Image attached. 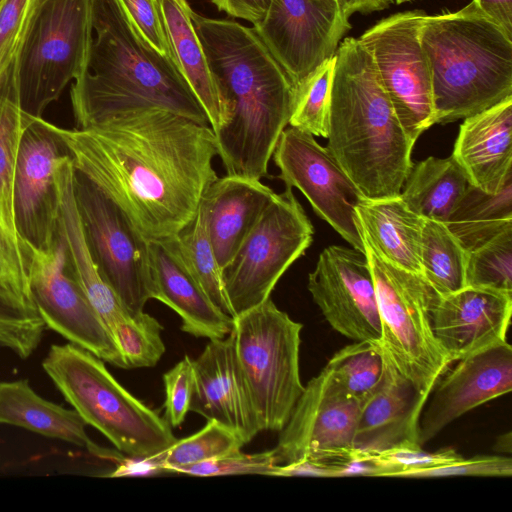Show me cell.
Segmentation results:
<instances>
[{
	"label": "cell",
	"instance_id": "35",
	"mask_svg": "<svg viewBox=\"0 0 512 512\" xmlns=\"http://www.w3.org/2000/svg\"><path fill=\"white\" fill-rule=\"evenodd\" d=\"M242 438L214 421L193 435L177 439L164 451L146 458L154 470L175 472L178 468L216 459L241 450Z\"/></svg>",
	"mask_w": 512,
	"mask_h": 512
},
{
	"label": "cell",
	"instance_id": "41",
	"mask_svg": "<svg viewBox=\"0 0 512 512\" xmlns=\"http://www.w3.org/2000/svg\"><path fill=\"white\" fill-rule=\"evenodd\" d=\"M163 381L166 393L164 419L171 427H178L190 411L194 393L195 374L192 359L185 355L163 375Z\"/></svg>",
	"mask_w": 512,
	"mask_h": 512
},
{
	"label": "cell",
	"instance_id": "47",
	"mask_svg": "<svg viewBox=\"0 0 512 512\" xmlns=\"http://www.w3.org/2000/svg\"><path fill=\"white\" fill-rule=\"evenodd\" d=\"M489 18L512 37V0H472Z\"/></svg>",
	"mask_w": 512,
	"mask_h": 512
},
{
	"label": "cell",
	"instance_id": "27",
	"mask_svg": "<svg viewBox=\"0 0 512 512\" xmlns=\"http://www.w3.org/2000/svg\"><path fill=\"white\" fill-rule=\"evenodd\" d=\"M173 58L202 105L215 133L227 121L228 110L192 20L188 0H160Z\"/></svg>",
	"mask_w": 512,
	"mask_h": 512
},
{
	"label": "cell",
	"instance_id": "52",
	"mask_svg": "<svg viewBox=\"0 0 512 512\" xmlns=\"http://www.w3.org/2000/svg\"><path fill=\"white\" fill-rule=\"evenodd\" d=\"M338 2V0H336Z\"/></svg>",
	"mask_w": 512,
	"mask_h": 512
},
{
	"label": "cell",
	"instance_id": "19",
	"mask_svg": "<svg viewBox=\"0 0 512 512\" xmlns=\"http://www.w3.org/2000/svg\"><path fill=\"white\" fill-rule=\"evenodd\" d=\"M512 390V347L505 341L470 354L438 380L420 418L424 445L468 411Z\"/></svg>",
	"mask_w": 512,
	"mask_h": 512
},
{
	"label": "cell",
	"instance_id": "12",
	"mask_svg": "<svg viewBox=\"0 0 512 512\" xmlns=\"http://www.w3.org/2000/svg\"><path fill=\"white\" fill-rule=\"evenodd\" d=\"M421 10L393 14L358 41L370 53L380 82L410 139L435 124L431 73L420 41Z\"/></svg>",
	"mask_w": 512,
	"mask_h": 512
},
{
	"label": "cell",
	"instance_id": "18",
	"mask_svg": "<svg viewBox=\"0 0 512 512\" xmlns=\"http://www.w3.org/2000/svg\"><path fill=\"white\" fill-rule=\"evenodd\" d=\"M308 290L330 326L353 341L380 343L381 323L365 252L330 245L308 277Z\"/></svg>",
	"mask_w": 512,
	"mask_h": 512
},
{
	"label": "cell",
	"instance_id": "49",
	"mask_svg": "<svg viewBox=\"0 0 512 512\" xmlns=\"http://www.w3.org/2000/svg\"><path fill=\"white\" fill-rule=\"evenodd\" d=\"M494 450L508 454L511 453V432L504 433L496 439Z\"/></svg>",
	"mask_w": 512,
	"mask_h": 512
},
{
	"label": "cell",
	"instance_id": "33",
	"mask_svg": "<svg viewBox=\"0 0 512 512\" xmlns=\"http://www.w3.org/2000/svg\"><path fill=\"white\" fill-rule=\"evenodd\" d=\"M173 241L187 268L212 303L223 313L232 317L224 291L222 269L212 246L200 205L192 220L173 237Z\"/></svg>",
	"mask_w": 512,
	"mask_h": 512
},
{
	"label": "cell",
	"instance_id": "14",
	"mask_svg": "<svg viewBox=\"0 0 512 512\" xmlns=\"http://www.w3.org/2000/svg\"><path fill=\"white\" fill-rule=\"evenodd\" d=\"M27 256L31 297L45 327L104 362L126 369L110 331L74 276L59 229L48 249H28Z\"/></svg>",
	"mask_w": 512,
	"mask_h": 512
},
{
	"label": "cell",
	"instance_id": "20",
	"mask_svg": "<svg viewBox=\"0 0 512 512\" xmlns=\"http://www.w3.org/2000/svg\"><path fill=\"white\" fill-rule=\"evenodd\" d=\"M512 294L465 286L437 295L431 307L433 333L452 362L507 341Z\"/></svg>",
	"mask_w": 512,
	"mask_h": 512
},
{
	"label": "cell",
	"instance_id": "24",
	"mask_svg": "<svg viewBox=\"0 0 512 512\" xmlns=\"http://www.w3.org/2000/svg\"><path fill=\"white\" fill-rule=\"evenodd\" d=\"M149 250L155 299L179 315L181 330L209 340L229 335L233 318L212 303L187 268L173 238L149 242Z\"/></svg>",
	"mask_w": 512,
	"mask_h": 512
},
{
	"label": "cell",
	"instance_id": "43",
	"mask_svg": "<svg viewBox=\"0 0 512 512\" xmlns=\"http://www.w3.org/2000/svg\"><path fill=\"white\" fill-rule=\"evenodd\" d=\"M143 39L158 53L173 58L160 0H117Z\"/></svg>",
	"mask_w": 512,
	"mask_h": 512
},
{
	"label": "cell",
	"instance_id": "9",
	"mask_svg": "<svg viewBox=\"0 0 512 512\" xmlns=\"http://www.w3.org/2000/svg\"><path fill=\"white\" fill-rule=\"evenodd\" d=\"M302 328L271 298L233 318L230 334L261 431L280 432L303 392Z\"/></svg>",
	"mask_w": 512,
	"mask_h": 512
},
{
	"label": "cell",
	"instance_id": "32",
	"mask_svg": "<svg viewBox=\"0 0 512 512\" xmlns=\"http://www.w3.org/2000/svg\"><path fill=\"white\" fill-rule=\"evenodd\" d=\"M467 254L445 223L424 219L420 243L421 275L439 296L466 286Z\"/></svg>",
	"mask_w": 512,
	"mask_h": 512
},
{
	"label": "cell",
	"instance_id": "13",
	"mask_svg": "<svg viewBox=\"0 0 512 512\" xmlns=\"http://www.w3.org/2000/svg\"><path fill=\"white\" fill-rule=\"evenodd\" d=\"M71 159L61 128L26 114L13 174V213L25 251L46 250L56 239L59 173Z\"/></svg>",
	"mask_w": 512,
	"mask_h": 512
},
{
	"label": "cell",
	"instance_id": "15",
	"mask_svg": "<svg viewBox=\"0 0 512 512\" xmlns=\"http://www.w3.org/2000/svg\"><path fill=\"white\" fill-rule=\"evenodd\" d=\"M361 403L348 396L324 367L297 400L273 448L277 465L303 460H354L353 440Z\"/></svg>",
	"mask_w": 512,
	"mask_h": 512
},
{
	"label": "cell",
	"instance_id": "2",
	"mask_svg": "<svg viewBox=\"0 0 512 512\" xmlns=\"http://www.w3.org/2000/svg\"><path fill=\"white\" fill-rule=\"evenodd\" d=\"M192 20L228 110L215 132L228 175L261 179L292 114L295 89L253 27L192 11Z\"/></svg>",
	"mask_w": 512,
	"mask_h": 512
},
{
	"label": "cell",
	"instance_id": "1",
	"mask_svg": "<svg viewBox=\"0 0 512 512\" xmlns=\"http://www.w3.org/2000/svg\"><path fill=\"white\" fill-rule=\"evenodd\" d=\"M74 167L124 213L149 242L192 220L217 178L210 125L163 109L120 115L85 129H63Z\"/></svg>",
	"mask_w": 512,
	"mask_h": 512
},
{
	"label": "cell",
	"instance_id": "40",
	"mask_svg": "<svg viewBox=\"0 0 512 512\" xmlns=\"http://www.w3.org/2000/svg\"><path fill=\"white\" fill-rule=\"evenodd\" d=\"M277 466L273 450L242 453L241 450L197 464L178 468L175 472L193 476L269 475Z\"/></svg>",
	"mask_w": 512,
	"mask_h": 512
},
{
	"label": "cell",
	"instance_id": "16",
	"mask_svg": "<svg viewBox=\"0 0 512 512\" xmlns=\"http://www.w3.org/2000/svg\"><path fill=\"white\" fill-rule=\"evenodd\" d=\"M272 157L286 188L300 190L317 215L354 249L365 252L356 215L364 197L329 150L313 135L290 126L281 133Z\"/></svg>",
	"mask_w": 512,
	"mask_h": 512
},
{
	"label": "cell",
	"instance_id": "22",
	"mask_svg": "<svg viewBox=\"0 0 512 512\" xmlns=\"http://www.w3.org/2000/svg\"><path fill=\"white\" fill-rule=\"evenodd\" d=\"M384 356L382 380L360 406L353 440L355 452H377L406 442L420 444V418L429 397Z\"/></svg>",
	"mask_w": 512,
	"mask_h": 512
},
{
	"label": "cell",
	"instance_id": "3",
	"mask_svg": "<svg viewBox=\"0 0 512 512\" xmlns=\"http://www.w3.org/2000/svg\"><path fill=\"white\" fill-rule=\"evenodd\" d=\"M92 26L84 69L70 91L76 129L147 109L209 125L175 60L143 39L117 0H93Z\"/></svg>",
	"mask_w": 512,
	"mask_h": 512
},
{
	"label": "cell",
	"instance_id": "30",
	"mask_svg": "<svg viewBox=\"0 0 512 512\" xmlns=\"http://www.w3.org/2000/svg\"><path fill=\"white\" fill-rule=\"evenodd\" d=\"M445 224L467 251L512 227V179L494 194L471 184Z\"/></svg>",
	"mask_w": 512,
	"mask_h": 512
},
{
	"label": "cell",
	"instance_id": "21",
	"mask_svg": "<svg viewBox=\"0 0 512 512\" xmlns=\"http://www.w3.org/2000/svg\"><path fill=\"white\" fill-rule=\"evenodd\" d=\"M192 363L195 388L190 411L226 426L245 444L250 442L261 428L237 361L232 335L210 339Z\"/></svg>",
	"mask_w": 512,
	"mask_h": 512
},
{
	"label": "cell",
	"instance_id": "17",
	"mask_svg": "<svg viewBox=\"0 0 512 512\" xmlns=\"http://www.w3.org/2000/svg\"><path fill=\"white\" fill-rule=\"evenodd\" d=\"M253 28L296 90L335 55L351 25L336 0H271Z\"/></svg>",
	"mask_w": 512,
	"mask_h": 512
},
{
	"label": "cell",
	"instance_id": "50",
	"mask_svg": "<svg viewBox=\"0 0 512 512\" xmlns=\"http://www.w3.org/2000/svg\"><path fill=\"white\" fill-rule=\"evenodd\" d=\"M409 1H412V0H393V2H395L396 4H402L405 2H409Z\"/></svg>",
	"mask_w": 512,
	"mask_h": 512
},
{
	"label": "cell",
	"instance_id": "48",
	"mask_svg": "<svg viewBox=\"0 0 512 512\" xmlns=\"http://www.w3.org/2000/svg\"><path fill=\"white\" fill-rule=\"evenodd\" d=\"M393 0H338L340 10L346 19L354 13H371L387 8Z\"/></svg>",
	"mask_w": 512,
	"mask_h": 512
},
{
	"label": "cell",
	"instance_id": "26",
	"mask_svg": "<svg viewBox=\"0 0 512 512\" xmlns=\"http://www.w3.org/2000/svg\"><path fill=\"white\" fill-rule=\"evenodd\" d=\"M0 424L83 447L101 458L124 460L120 454L105 450L90 439L85 429L87 424L74 409L42 398L27 379L0 381Z\"/></svg>",
	"mask_w": 512,
	"mask_h": 512
},
{
	"label": "cell",
	"instance_id": "6",
	"mask_svg": "<svg viewBox=\"0 0 512 512\" xmlns=\"http://www.w3.org/2000/svg\"><path fill=\"white\" fill-rule=\"evenodd\" d=\"M42 368L84 422L120 453L149 458L177 440L168 422L129 393L91 352L72 343L54 344Z\"/></svg>",
	"mask_w": 512,
	"mask_h": 512
},
{
	"label": "cell",
	"instance_id": "5",
	"mask_svg": "<svg viewBox=\"0 0 512 512\" xmlns=\"http://www.w3.org/2000/svg\"><path fill=\"white\" fill-rule=\"evenodd\" d=\"M420 41L435 124L465 119L512 96V37L473 1L455 12L426 14Z\"/></svg>",
	"mask_w": 512,
	"mask_h": 512
},
{
	"label": "cell",
	"instance_id": "29",
	"mask_svg": "<svg viewBox=\"0 0 512 512\" xmlns=\"http://www.w3.org/2000/svg\"><path fill=\"white\" fill-rule=\"evenodd\" d=\"M471 184L452 155L447 158L430 156L412 163L400 197L420 217L446 223Z\"/></svg>",
	"mask_w": 512,
	"mask_h": 512
},
{
	"label": "cell",
	"instance_id": "28",
	"mask_svg": "<svg viewBox=\"0 0 512 512\" xmlns=\"http://www.w3.org/2000/svg\"><path fill=\"white\" fill-rule=\"evenodd\" d=\"M362 239L386 261L421 274L420 243L424 218L412 212L400 195L362 200L356 207Z\"/></svg>",
	"mask_w": 512,
	"mask_h": 512
},
{
	"label": "cell",
	"instance_id": "34",
	"mask_svg": "<svg viewBox=\"0 0 512 512\" xmlns=\"http://www.w3.org/2000/svg\"><path fill=\"white\" fill-rule=\"evenodd\" d=\"M384 367L382 347L371 341H354L341 348L325 366L338 386L360 403L379 386Z\"/></svg>",
	"mask_w": 512,
	"mask_h": 512
},
{
	"label": "cell",
	"instance_id": "4",
	"mask_svg": "<svg viewBox=\"0 0 512 512\" xmlns=\"http://www.w3.org/2000/svg\"><path fill=\"white\" fill-rule=\"evenodd\" d=\"M335 55L326 148L364 199L399 196L415 143L358 39L342 40Z\"/></svg>",
	"mask_w": 512,
	"mask_h": 512
},
{
	"label": "cell",
	"instance_id": "7",
	"mask_svg": "<svg viewBox=\"0 0 512 512\" xmlns=\"http://www.w3.org/2000/svg\"><path fill=\"white\" fill-rule=\"evenodd\" d=\"M93 0H32L16 54L21 110L41 117L82 73L93 37Z\"/></svg>",
	"mask_w": 512,
	"mask_h": 512
},
{
	"label": "cell",
	"instance_id": "31",
	"mask_svg": "<svg viewBox=\"0 0 512 512\" xmlns=\"http://www.w3.org/2000/svg\"><path fill=\"white\" fill-rule=\"evenodd\" d=\"M15 59L0 74V221L23 247L16 232L12 198L15 161L26 119L19 103Z\"/></svg>",
	"mask_w": 512,
	"mask_h": 512
},
{
	"label": "cell",
	"instance_id": "39",
	"mask_svg": "<svg viewBox=\"0 0 512 512\" xmlns=\"http://www.w3.org/2000/svg\"><path fill=\"white\" fill-rule=\"evenodd\" d=\"M461 458L463 456L452 448L426 452L420 444L410 442L377 452H355L354 457L367 465L369 476L398 478L408 472L448 464Z\"/></svg>",
	"mask_w": 512,
	"mask_h": 512
},
{
	"label": "cell",
	"instance_id": "38",
	"mask_svg": "<svg viewBox=\"0 0 512 512\" xmlns=\"http://www.w3.org/2000/svg\"><path fill=\"white\" fill-rule=\"evenodd\" d=\"M163 326L151 315L141 312L118 323L112 337L124 359L126 369L155 366L165 353L161 338Z\"/></svg>",
	"mask_w": 512,
	"mask_h": 512
},
{
	"label": "cell",
	"instance_id": "11",
	"mask_svg": "<svg viewBox=\"0 0 512 512\" xmlns=\"http://www.w3.org/2000/svg\"><path fill=\"white\" fill-rule=\"evenodd\" d=\"M73 192L84 238L98 271L128 314H140L147 301L155 299L149 241L75 167Z\"/></svg>",
	"mask_w": 512,
	"mask_h": 512
},
{
	"label": "cell",
	"instance_id": "42",
	"mask_svg": "<svg viewBox=\"0 0 512 512\" xmlns=\"http://www.w3.org/2000/svg\"><path fill=\"white\" fill-rule=\"evenodd\" d=\"M512 475V459L508 456L477 455L461 458L448 464L420 469L403 474L400 478H433L445 476H489Z\"/></svg>",
	"mask_w": 512,
	"mask_h": 512
},
{
	"label": "cell",
	"instance_id": "46",
	"mask_svg": "<svg viewBox=\"0 0 512 512\" xmlns=\"http://www.w3.org/2000/svg\"><path fill=\"white\" fill-rule=\"evenodd\" d=\"M212 2L218 10L255 25L266 14L271 0H212Z\"/></svg>",
	"mask_w": 512,
	"mask_h": 512
},
{
	"label": "cell",
	"instance_id": "25",
	"mask_svg": "<svg viewBox=\"0 0 512 512\" xmlns=\"http://www.w3.org/2000/svg\"><path fill=\"white\" fill-rule=\"evenodd\" d=\"M276 193L259 179L238 175L216 178L200 206L221 269L232 259Z\"/></svg>",
	"mask_w": 512,
	"mask_h": 512
},
{
	"label": "cell",
	"instance_id": "45",
	"mask_svg": "<svg viewBox=\"0 0 512 512\" xmlns=\"http://www.w3.org/2000/svg\"><path fill=\"white\" fill-rule=\"evenodd\" d=\"M32 0H5L0 7V74L15 59Z\"/></svg>",
	"mask_w": 512,
	"mask_h": 512
},
{
	"label": "cell",
	"instance_id": "10",
	"mask_svg": "<svg viewBox=\"0 0 512 512\" xmlns=\"http://www.w3.org/2000/svg\"><path fill=\"white\" fill-rule=\"evenodd\" d=\"M314 229L292 189L276 194L232 259L222 268L232 317L268 298L313 240Z\"/></svg>",
	"mask_w": 512,
	"mask_h": 512
},
{
	"label": "cell",
	"instance_id": "8",
	"mask_svg": "<svg viewBox=\"0 0 512 512\" xmlns=\"http://www.w3.org/2000/svg\"><path fill=\"white\" fill-rule=\"evenodd\" d=\"M363 243L375 287L383 352L420 393L430 397L452 363L432 329L430 312L438 294L421 274L386 261Z\"/></svg>",
	"mask_w": 512,
	"mask_h": 512
},
{
	"label": "cell",
	"instance_id": "44",
	"mask_svg": "<svg viewBox=\"0 0 512 512\" xmlns=\"http://www.w3.org/2000/svg\"><path fill=\"white\" fill-rule=\"evenodd\" d=\"M0 288L33 303L28 276V257L24 248L0 221Z\"/></svg>",
	"mask_w": 512,
	"mask_h": 512
},
{
	"label": "cell",
	"instance_id": "37",
	"mask_svg": "<svg viewBox=\"0 0 512 512\" xmlns=\"http://www.w3.org/2000/svg\"><path fill=\"white\" fill-rule=\"evenodd\" d=\"M466 286L512 294V227L468 251Z\"/></svg>",
	"mask_w": 512,
	"mask_h": 512
},
{
	"label": "cell",
	"instance_id": "23",
	"mask_svg": "<svg viewBox=\"0 0 512 512\" xmlns=\"http://www.w3.org/2000/svg\"><path fill=\"white\" fill-rule=\"evenodd\" d=\"M451 155L474 186L499 192L512 179V96L465 118Z\"/></svg>",
	"mask_w": 512,
	"mask_h": 512
},
{
	"label": "cell",
	"instance_id": "36",
	"mask_svg": "<svg viewBox=\"0 0 512 512\" xmlns=\"http://www.w3.org/2000/svg\"><path fill=\"white\" fill-rule=\"evenodd\" d=\"M335 63L336 55L318 66L295 90L294 106L288 123L291 127L327 138Z\"/></svg>",
	"mask_w": 512,
	"mask_h": 512
},
{
	"label": "cell",
	"instance_id": "51",
	"mask_svg": "<svg viewBox=\"0 0 512 512\" xmlns=\"http://www.w3.org/2000/svg\"><path fill=\"white\" fill-rule=\"evenodd\" d=\"M4 1H5V0H0V7H1V5L3 4V2H4Z\"/></svg>",
	"mask_w": 512,
	"mask_h": 512
}]
</instances>
